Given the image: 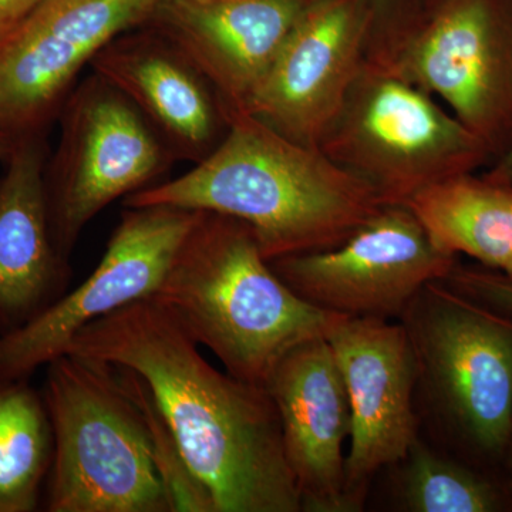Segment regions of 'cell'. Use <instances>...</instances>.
<instances>
[{"label": "cell", "instance_id": "9a60e30c", "mask_svg": "<svg viewBox=\"0 0 512 512\" xmlns=\"http://www.w3.org/2000/svg\"><path fill=\"white\" fill-rule=\"evenodd\" d=\"M359 43L348 0L306 8L245 113L306 146L338 106Z\"/></svg>", "mask_w": 512, "mask_h": 512}, {"label": "cell", "instance_id": "ba28073f", "mask_svg": "<svg viewBox=\"0 0 512 512\" xmlns=\"http://www.w3.org/2000/svg\"><path fill=\"white\" fill-rule=\"evenodd\" d=\"M161 0H45L0 37V134L47 136L80 73L110 40L138 28Z\"/></svg>", "mask_w": 512, "mask_h": 512}, {"label": "cell", "instance_id": "52a82bcc", "mask_svg": "<svg viewBox=\"0 0 512 512\" xmlns=\"http://www.w3.org/2000/svg\"><path fill=\"white\" fill-rule=\"evenodd\" d=\"M269 264L295 295L320 311L393 320L424 286L446 279L454 256L433 244L406 205L387 204L342 244Z\"/></svg>", "mask_w": 512, "mask_h": 512}, {"label": "cell", "instance_id": "8fae6325", "mask_svg": "<svg viewBox=\"0 0 512 512\" xmlns=\"http://www.w3.org/2000/svg\"><path fill=\"white\" fill-rule=\"evenodd\" d=\"M413 60L488 151L512 143V0H450Z\"/></svg>", "mask_w": 512, "mask_h": 512}, {"label": "cell", "instance_id": "5bb4252c", "mask_svg": "<svg viewBox=\"0 0 512 512\" xmlns=\"http://www.w3.org/2000/svg\"><path fill=\"white\" fill-rule=\"evenodd\" d=\"M134 29L94 56L92 72L133 101L177 161L201 163L227 134V107L177 47L148 26Z\"/></svg>", "mask_w": 512, "mask_h": 512}, {"label": "cell", "instance_id": "ac0fdd59", "mask_svg": "<svg viewBox=\"0 0 512 512\" xmlns=\"http://www.w3.org/2000/svg\"><path fill=\"white\" fill-rule=\"evenodd\" d=\"M403 205L441 251L466 254L501 271L510 262L512 185L453 175L414 192Z\"/></svg>", "mask_w": 512, "mask_h": 512}, {"label": "cell", "instance_id": "8992f818", "mask_svg": "<svg viewBox=\"0 0 512 512\" xmlns=\"http://www.w3.org/2000/svg\"><path fill=\"white\" fill-rule=\"evenodd\" d=\"M400 322L430 409L481 453H503L512 441L511 323L443 281L424 286Z\"/></svg>", "mask_w": 512, "mask_h": 512}, {"label": "cell", "instance_id": "603a6c76", "mask_svg": "<svg viewBox=\"0 0 512 512\" xmlns=\"http://www.w3.org/2000/svg\"><path fill=\"white\" fill-rule=\"evenodd\" d=\"M495 180L503 181V183H507L512 185V143L510 144V148H508L507 156H505V160L503 161V165H501L500 173L495 175Z\"/></svg>", "mask_w": 512, "mask_h": 512}, {"label": "cell", "instance_id": "cb8c5ba5", "mask_svg": "<svg viewBox=\"0 0 512 512\" xmlns=\"http://www.w3.org/2000/svg\"><path fill=\"white\" fill-rule=\"evenodd\" d=\"M13 147H15V143L10 138L0 134V161H5L9 157Z\"/></svg>", "mask_w": 512, "mask_h": 512}, {"label": "cell", "instance_id": "4fadbf2b", "mask_svg": "<svg viewBox=\"0 0 512 512\" xmlns=\"http://www.w3.org/2000/svg\"><path fill=\"white\" fill-rule=\"evenodd\" d=\"M265 389L281 420L302 511L350 512L345 494L349 400L325 336L289 350L272 370Z\"/></svg>", "mask_w": 512, "mask_h": 512}, {"label": "cell", "instance_id": "44dd1931", "mask_svg": "<svg viewBox=\"0 0 512 512\" xmlns=\"http://www.w3.org/2000/svg\"><path fill=\"white\" fill-rule=\"evenodd\" d=\"M443 282L485 308L512 315V279L508 276L457 271L454 266Z\"/></svg>", "mask_w": 512, "mask_h": 512}, {"label": "cell", "instance_id": "277c9868", "mask_svg": "<svg viewBox=\"0 0 512 512\" xmlns=\"http://www.w3.org/2000/svg\"><path fill=\"white\" fill-rule=\"evenodd\" d=\"M53 458L47 512H173L150 430L117 365L66 352L46 365Z\"/></svg>", "mask_w": 512, "mask_h": 512}, {"label": "cell", "instance_id": "6da1fadb", "mask_svg": "<svg viewBox=\"0 0 512 512\" xmlns=\"http://www.w3.org/2000/svg\"><path fill=\"white\" fill-rule=\"evenodd\" d=\"M154 296L80 330L66 352L136 373L214 512H299L301 494L268 390L221 372Z\"/></svg>", "mask_w": 512, "mask_h": 512}, {"label": "cell", "instance_id": "d4e9b609", "mask_svg": "<svg viewBox=\"0 0 512 512\" xmlns=\"http://www.w3.org/2000/svg\"><path fill=\"white\" fill-rule=\"evenodd\" d=\"M504 274L505 276H508V278L512 279V258L510 259V262H508L507 266H505Z\"/></svg>", "mask_w": 512, "mask_h": 512}, {"label": "cell", "instance_id": "3957f363", "mask_svg": "<svg viewBox=\"0 0 512 512\" xmlns=\"http://www.w3.org/2000/svg\"><path fill=\"white\" fill-rule=\"evenodd\" d=\"M153 296L229 375L262 387L289 350L326 336L336 316L281 281L247 222L208 211Z\"/></svg>", "mask_w": 512, "mask_h": 512}, {"label": "cell", "instance_id": "7a4b0ae2", "mask_svg": "<svg viewBox=\"0 0 512 512\" xmlns=\"http://www.w3.org/2000/svg\"><path fill=\"white\" fill-rule=\"evenodd\" d=\"M123 205L237 218L254 229L272 261L336 247L387 204L370 181L241 111L231 114L224 140L205 160L181 177L128 195Z\"/></svg>", "mask_w": 512, "mask_h": 512}, {"label": "cell", "instance_id": "d6986e66", "mask_svg": "<svg viewBox=\"0 0 512 512\" xmlns=\"http://www.w3.org/2000/svg\"><path fill=\"white\" fill-rule=\"evenodd\" d=\"M52 458L42 392L29 379H0V512L40 507Z\"/></svg>", "mask_w": 512, "mask_h": 512}, {"label": "cell", "instance_id": "30bf717a", "mask_svg": "<svg viewBox=\"0 0 512 512\" xmlns=\"http://www.w3.org/2000/svg\"><path fill=\"white\" fill-rule=\"evenodd\" d=\"M325 338L348 394L345 494L350 512L359 511L373 477L419 439L416 360L402 322L336 315Z\"/></svg>", "mask_w": 512, "mask_h": 512}, {"label": "cell", "instance_id": "9c48e42d", "mask_svg": "<svg viewBox=\"0 0 512 512\" xmlns=\"http://www.w3.org/2000/svg\"><path fill=\"white\" fill-rule=\"evenodd\" d=\"M198 214L171 205L124 207L89 278L26 325L0 335V379H29L66 353L94 320L156 295Z\"/></svg>", "mask_w": 512, "mask_h": 512}, {"label": "cell", "instance_id": "ffe728a7", "mask_svg": "<svg viewBox=\"0 0 512 512\" xmlns=\"http://www.w3.org/2000/svg\"><path fill=\"white\" fill-rule=\"evenodd\" d=\"M400 466L399 505L410 512H491L500 495L483 477L417 439Z\"/></svg>", "mask_w": 512, "mask_h": 512}, {"label": "cell", "instance_id": "7402d4cb", "mask_svg": "<svg viewBox=\"0 0 512 512\" xmlns=\"http://www.w3.org/2000/svg\"><path fill=\"white\" fill-rule=\"evenodd\" d=\"M45 0H0V37L18 28Z\"/></svg>", "mask_w": 512, "mask_h": 512}, {"label": "cell", "instance_id": "e0dca14e", "mask_svg": "<svg viewBox=\"0 0 512 512\" xmlns=\"http://www.w3.org/2000/svg\"><path fill=\"white\" fill-rule=\"evenodd\" d=\"M365 150L386 164L377 191L384 204H404L414 192L444 178L467 174L488 148L460 120L446 116L423 94L400 82L377 84L360 113Z\"/></svg>", "mask_w": 512, "mask_h": 512}, {"label": "cell", "instance_id": "7c38bea8", "mask_svg": "<svg viewBox=\"0 0 512 512\" xmlns=\"http://www.w3.org/2000/svg\"><path fill=\"white\" fill-rule=\"evenodd\" d=\"M305 9L303 0H161L143 25L195 64L231 117L245 113Z\"/></svg>", "mask_w": 512, "mask_h": 512}, {"label": "cell", "instance_id": "5b68a950", "mask_svg": "<svg viewBox=\"0 0 512 512\" xmlns=\"http://www.w3.org/2000/svg\"><path fill=\"white\" fill-rule=\"evenodd\" d=\"M60 137L43 170L50 234L70 259L84 228L119 198L157 184L177 163L126 94L92 72L60 113Z\"/></svg>", "mask_w": 512, "mask_h": 512}, {"label": "cell", "instance_id": "2e32d148", "mask_svg": "<svg viewBox=\"0 0 512 512\" xmlns=\"http://www.w3.org/2000/svg\"><path fill=\"white\" fill-rule=\"evenodd\" d=\"M47 136L16 141L0 175V335L19 329L69 291L70 259L50 234L43 170Z\"/></svg>", "mask_w": 512, "mask_h": 512}]
</instances>
